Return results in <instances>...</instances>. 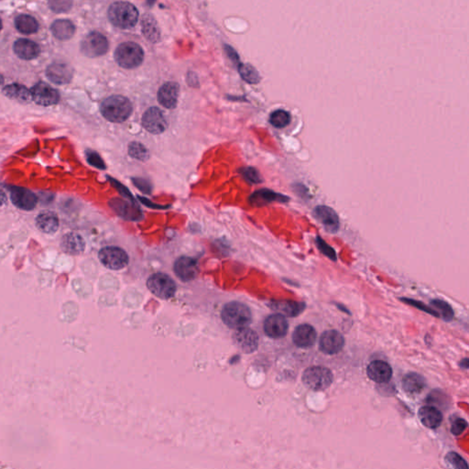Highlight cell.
<instances>
[{"label":"cell","instance_id":"1","mask_svg":"<svg viewBox=\"0 0 469 469\" xmlns=\"http://www.w3.org/2000/svg\"><path fill=\"white\" fill-rule=\"evenodd\" d=\"M133 111V106L128 98L123 96H111L105 98L100 105V112L106 120L113 123H123Z\"/></svg>","mask_w":469,"mask_h":469},{"label":"cell","instance_id":"2","mask_svg":"<svg viewBox=\"0 0 469 469\" xmlns=\"http://www.w3.org/2000/svg\"><path fill=\"white\" fill-rule=\"evenodd\" d=\"M139 17L137 7L128 2H115L108 8V20L117 28H133L138 23Z\"/></svg>","mask_w":469,"mask_h":469},{"label":"cell","instance_id":"3","mask_svg":"<svg viewBox=\"0 0 469 469\" xmlns=\"http://www.w3.org/2000/svg\"><path fill=\"white\" fill-rule=\"evenodd\" d=\"M221 318L229 328L238 330L247 327L250 324L252 315L249 308L244 303L231 301L224 305L221 312Z\"/></svg>","mask_w":469,"mask_h":469},{"label":"cell","instance_id":"4","mask_svg":"<svg viewBox=\"0 0 469 469\" xmlns=\"http://www.w3.org/2000/svg\"><path fill=\"white\" fill-rule=\"evenodd\" d=\"M115 60L122 68L135 69L143 63L144 50L136 42H123L116 49Z\"/></svg>","mask_w":469,"mask_h":469},{"label":"cell","instance_id":"5","mask_svg":"<svg viewBox=\"0 0 469 469\" xmlns=\"http://www.w3.org/2000/svg\"><path fill=\"white\" fill-rule=\"evenodd\" d=\"M301 379L306 388L314 392H322L332 385L334 376L327 368L314 366L305 370Z\"/></svg>","mask_w":469,"mask_h":469},{"label":"cell","instance_id":"6","mask_svg":"<svg viewBox=\"0 0 469 469\" xmlns=\"http://www.w3.org/2000/svg\"><path fill=\"white\" fill-rule=\"evenodd\" d=\"M109 49V43L105 35L98 31H92L81 42L80 49L84 56L96 58L105 55Z\"/></svg>","mask_w":469,"mask_h":469},{"label":"cell","instance_id":"7","mask_svg":"<svg viewBox=\"0 0 469 469\" xmlns=\"http://www.w3.org/2000/svg\"><path fill=\"white\" fill-rule=\"evenodd\" d=\"M147 286L155 296L164 300L172 298L176 292L175 282L167 274L151 275L148 280Z\"/></svg>","mask_w":469,"mask_h":469},{"label":"cell","instance_id":"8","mask_svg":"<svg viewBox=\"0 0 469 469\" xmlns=\"http://www.w3.org/2000/svg\"><path fill=\"white\" fill-rule=\"evenodd\" d=\"M101 263L107 269L119 271L128 264V256L125 250L118 247H106L98 253Z\"/></svg>","mask_w":469,"mask_h":469},{"label":"cell","instance_id":"9","mask_svg":"<svg viewBox=\"0 0 469 469\" xmlns=\"http://www.w3.org/2000/svg\"><path fill=\"white\" fill-rule=\"evenodd\" d=\"M142 126L149 133L161 134L166 130L168 122L161 109L153 106L143 114Z\"/></svg>","mask_w":469,"mask_h":469},{"label":"cell","instance_id":"10","mask_svg":"<svg viewBox=\"0 0 469 469\" xmlns=\"http://www.w3.org/2000/svg\"><path fill=\"white\" fill-rule=\"evenodd\" d=\"M32 101L37 105L42 106H49L56 105L60 101V94L46 83L40 82L35 84L31 89Z\"/></svg>","mask_w":469,"mask_h":469},{"label":"cell","instance_id":"11","mask_svg":"<svg viewBox=\"0 0 469 469\" xmlns=\"http://www.w3.org/2000/svg\"><path fill=\"white\" fill-rule=\"evenodd\" d=\"M10 200L16 207L24 211H32L38 203V198L31 191L19 186L8 188Z\"/></svg>","mask_w":469,"mask_h":469},{"label":"cell","instance_id":"12","mask_svg":"<svg viewBox=\"0 0 469 469\" xmlns=\"http://www.w3.org/2000/svg\"><path fill=\"white\" fill-rule=\"evenodd\" d=\"M345 338L336 330H327L322 333L319 341V349L326 355H335L342 350Z\"/></svg>","mask_w":469,"mask_h":469},{"label":"cell","instance_id":"13","mask_svg":"<svg viewBox=\"0 0 469 469\" xmlns=\"http://www.w3.org/2000/svg\"><path fill=\"white\" fill-rule=\"evenodd\" d=\"M263 328L266 336L273 339H279L287 335L289 323L284 315L275 314L267 317Z\"/></svg>","mask_w":469,"mask_h":469},{"label":"cell","instance_id":"14","mask_svg":"<svg viewBox=\"0 0 469 469\" xmlns=\"http://www.w3.org/2000/svg\"><path fill=\"white\" fill-rule=\"evenodd\" d=\"M234 341L243 352L252 353L258 348L259 336L255 331L243 327L234 334Z\"/></svg>","mask_w":469,"mask_h":469},{"label":"cell","instance_id":"15","mask_svg":"<svg viewBox=\"0 0 469 469\" xmlns=\"http://www.w3.org/2000/svg\"><path fill=\"white\" fill-rule=\"evenodd\" d=\"M173 271L176 276L184 282L195 280L198 273L197 262L189 257H181L176 260Z\"/></svg>","mask_w":469,"mask_h":469},{"label":"cell","instance_id":"16","mask_svg":"<svg viewBox=\"0 0 469 469\" xmlns=\"http://www.w3.org/2000/svg\"><path fill=\"white\" fill-rule=\"evenodd\" d=\"M46 76L54 84L61 85L69 84L74 76V70L65 63H52L46 70Z\"/></svg>","mask_w":469,"mask_h":469},{"label":"cell","instance_id":"17","mask_svg":"<svg viewBox=\"0 0 469 469\" xmlns=\"http://www.w3.org/2000/svg\"><path fill=\"white\" fill-rule=\"evenodd\" d=\"M316 338V331L312 325L307 323L298 325L293 334V342L296 346L301 348L312 347L315 345Z\"/></svg>","mask_w":469,"mask_h":469},{"label":"cell","instance_id":"18","mask_svg":"<svg viewBox=\"0 0 469 469\" xmlns=\"http://www.w3.org/2000/svg\"><path fill=\"white\" fill-rule=\"evenodd\" d=\"M180 94V86L174 82H167L162 84L158 92V101L162 106L173 109L175 108Z\"/></svg>","mask_w":469,"mask_h":469},{"label":"cell","instance_id":"19","mask_svg":"<svg viewBox=\"0 0 469 469\" xmlns=\"http://www.w3.org/2000/svg\"><path fill=\"white\" fill-rule=\"evenodd\" d=\"M315 219L320 222L328 232H336L339 228V218L334 209L325 205L315 207L313 212Z\"/></svg>","mask_w":469,"mask_h":469},{"label":"cell","instance_id":"20","mask_svg":"<svg viewBox=\"0 0 469 469\" xmlns=\"http://www.w3.org/2000/svg\"><path fill=\"white\" fill-rule=\"evenodd\" d=\"M369 378L377 383H387L392 378V369L390 365L382 360H375L367 369Z\"/></svg>","mask_w":469,"mask_h":469},{"label":"cell","instance_id":"21","mask_svg":"<svg viewBox=\"0 0 469 469\" xmlns=\"http://www.w3.org/2000/svg\"><path fill=\"white\" fill-rule=\"evenodd\" d=\"M60 246L63 252L76 256L84 252L85 241L81 235L74 232H70L63 236L61 239Z\"/></svg>","mask_w":469,"mask_h":469},{"label":"cell","instance_id":"22","mask_svg":"<svg viewBox=\"0 0 469 469\" xmlns=\"http://www.w3.org/2000/svg\"><path fill=\"white\" fill-rule=\"evenodd\" d=\"M35 223L37 228L47 235L55 234L60 226L59 217L56 213L52 211H43L40 213L36 217Z\"/></svg>","mask_w":469,"mask_h":469},{"label":"cell","instance_id":"23","mask_svg":"<svg viewBox=\"0 0 469 469\" xmlns=\"http://www.w3.org/2000/svg\"><path fill=\"white\" fill-rule=\"evenodd\" d=\"M133 203V202H132ZM128 203L120 199H114L109 204L120 217H124L128 220H139L142 217V214L139 208L134 203Z\"/></svg>","mask_w":469,"mask_h":469},{"label":"cell","instance_id":"24","mask_svg":"<svg viewBox=\"0 0 469 469\" xmlns=\"http://www.w3.org/2000/svg\"><path fill=\"white\" fill-rule=\"evenodd\" d=\"M17 56L23 60H32L40 54V46L32 41L27 39H20L15 42L13 46Z\"/></svg>","mask_w":469,"mask_h":469},{"label":"cell","instance_id":"25","mask_svg":"<svg viewBox=\"0 0 469 469\" xmlns=\"http://www.w3.org/2000/svg\"><path fill=\"white\" fill-rule=\"evenodd\" d=\"M249 201L255 206H261L272 202L286 203L287 201H289V197L283 196L281 194L275 193L271 190L262 189L254 193L250 197Z\"/></svg>","mask_w":469,"mask_h":469},{"label":"cell","instance_id":"26","mask_svg":"<svg viewBox=\"0 0 469 469\" xmlns=\"http://www.w3.org/2000/svg\"><path fill=\"white\" fill-rule=\"evenodd\" d=\"M2 93L7 98L22 104H28L32 101L31 92L22 84H11L6 85L3 88Z\"/></svg>","mask_w":469,"mask_h":469},{"label":"cell","instance_id":"27","mask_svg":"<svg viewBox=\"0 0 469 469\" xmlns=\"http://www.w3.org/2000/svg\"><path fill=\"white\" fill-rule=\"evenodd\" d=\"M418 415L420 422L429 429H436L439 427L443 421V414L435 407H422L420 408Z\"/></svg>","mask_w":469,"mask_h":469},{"label":"cell","instance_id":"28","mask_svg":"<svg viewBox=\"0 0 469 469\" xmlns=\"http://www.w3.org/2000/svg\"><path fill=\"white\" fill-rule=\"evenodd\" d=\"M50 30L53 36L60 41L70 40L75 33V26L68 20H58L50 26Z\"/></svg>","mask_w":469,"mask_h":469},{"label":"cell","instance_id":"29","mask_svg":"<svg viewBox=\"0 0 469 469\" xmlns=\"http://www.w3.org/2000/svg\"><path fill=\"white\" fill-rule=\"evenodd\" d=\"M426 380L418 373H408L402 379V388L408 394H419L425 389Z\"/></svg>","mask_w":469,"mask_h":469},{"label":"cell","instance_id":"30","mask_svg":"<svg viewBox=\"0 0 469 469\" xmlns=\"http://www.w3.org/2000/svg\"><path fill=\"white\" fill-rule=\"evenodd\" d=\"M271 307L274 311L278 312V314L294 317L301 314L305 308V304L303 302L297 301H273L271 303Z\"/></svg>","mask_w":469,"mask_h":469},{"label":"cell","instance_id":"31","mask_svg":"<svg viewBox=\"0 0 469 469\" xmlns=\"http://www.w3.org/2000/svg\"><path fill=\"white\" fill-rule=\"evenodd\" d=\"M142 33L148 42L157 43L161 41V31L157 21L151 15L146 14L142 19Z\"/></svg>","mask_w":469,"mask_h":469},{"label":"cell","instance_id":"32","mask_svg":"<svg viewBox=\"0 0 469 469\" xmlns=\"http://www.w3.org/2000/svg\"><path fill=\"white\" fill-rule=\"evenodd\" d=\"M15 27L22 34H32L38 31L39 24L35 19L28 15H20L15 20Z\"/></svg>","mask_w":469,"mask_h":469},{"label":"cell","instance_id":"33","mask_svg":"<svg viewBox=\"0 0 469 469\" xmlns=\"http://www.w3.org/2000/svg\"><path fill=\"white\" fill-rule=\"evenodd\" d=\"M238 66V70L239 72L240 76L245 80L246 82L249 84H258L260 81V76L257 70L251 66L250 64H245V63H240L238 60L237 63H235Z\"/></svg>","mask_w":469,"mask_h":469},{"label":"cell","instance_id":"34","mask_svg":"<svg viewBox=\"0 0 469 469\" xmlns=\"http://www.w3.org/2000/svg\"><path fill=\"white\" fill-rule=\"evenodd\" d=\"M291 120L292 117L290 113L282 109L274 111L270 117L271 124L277 128H283L287 126L291 123Z\"/></svg>","mask_w":469,"mask_h":469},{"label":"cell","instance_id":"35","mask_svg":"<svg viewBox=\"0 0 469 469\" xmlns=\"http://www.w3.org/2000/svg\"><path fill=\"white\" fill-rule=\"evenodd\" d=\"M128 154L133 159L139 161H145L149 158V152L147 148L140 142H131L128 145Z\"/></svg>","mask_w":469,"mask_h":469},{"label":"cell","instance_id":"36","mask_svg":"<svg viewBox=\"0 0 469 469\" xmlns=\"http://www.w3.org/2000/svg\"><path fill=\"white\" fill-rule=\"evenodd\" d=\"M431 303L434 306V309H436L440 313V316H442V318L444 321L449 322V321L453 320L454 311H453L452 307L450 306V304H448L446 301H442V300H434V301H432Z\"/></svg>","mask_w":469,"mask_h":469},{"label":"cell","instance_id":"37","mask_svg":"<svg viewBox=\"0 0 469 469\" xmlns=\"http://www.w3.org/2000/svg\"><path fill=\"white\" fill-rule=\"evenodd\" d=\"M49 7L56 13H64L73 7V0H49Z\"/></svg>","mask_w":469,"mask_h":469},{"label":"cell","instance_id":"38","mask_svg":"<svg viewBox=\"0 0 469 469\" xmlns=\"http://www.w3.org/2000/svg\"><path fill=\"white\" fill-rule=\"evenodd\" d=\"M445 460L446 462L450 464L453 468L455 469H469V465L468 463L465 461V459L461 457L460 455L456 453H454V452H450L447 454V455L445 456Z\"/></svg>","mask_w":469,"mask_h":469},{"label":"cell","instance_id":"39","mask_svg":"<svg viewBox=\"0 0 469 469\" xmlns=\"http://www.w3.org/2000/svg\"><path fill=\"white\" fill-rule=\"evenodd\" d=\"M316 244H317V247L318 248L320 249V251L324 254L326 257H328L329 259H333V260H336V251L334 250L333 247H331L328 244L325 243L324 240H322V238H316Z\"/></svg>","mask_w":469,"mask_h":469},{"label":"cell","instance_id":"40","mask_svg":"<svg viewBox=\"0 0 469 469\" xmlns=\"http://www.w3.org/2000/svg\"><path fill=\"white\" fill-rule=\"evenodd\" d=\"M242 173L247 182H251V183H259L262 182L261 176L256 169L245 168L243 170Z\"/></svg>","mask_w":469,"mask_h":469},{"label":"cell","instance_id":"41","mask_svg":"<svg viewBox=\"0 0 469 469\" xmlns=\"http://www.w3.org/2000/svg\"><path fill=\"white\" fill-rule=\"evenodd\" d=\"M87 161L91 164L92 166L96 168L100 169V170H105V165L104 161L101 159V157L95 151H88L87 152Z\"/></svg>","mask_w":469,"mask_h":469},{"label":"cell","instance_id":"42","mask_svg":"<svg viewBox=\"0 0 469 469\" xmlns=\"http://www.w3.org/2000/svg\"><path fill=\"white\" fill-rule=\"evenodd\" d=\"M467 428H468L467 420H465L464 419H456L452 424L451 432H452V434H455V435H460L465 432V430Z\"/></svg>","mask_w":469,"mask_h":469},{"label":"cell","instance_id":"43","mask_svg":"<svg viewBox=\"0 0 469 469\" xmlns=\"http://www.w3.org/2000/svg\"><path fill=\"white\" fill-rule=\"evenodd\" d=\"M402 301H404V302H407V303H409V304H412V305H413V306H415V307H417V308L420 309V310H422V311L426 312V313H428V314H431V315H434V316H438V315H439V314H438L436 311H434V310H432V309L429 308V307L425 306L424 304L420 303V302H419V301H413V300H408V299H402Z\"/></svg>","mask_w":469,"mask_h":469},{"label":"cell","instance_id":"44","mask_svg":"<svg viewBox=\"0 0 469 469\" xmlns=\"http://www.w3.org/2000/svg\"><path fill=\"white\" fill-rule=\"evenodd\" d=\"M133 182L135 185L138 186V188L140 191H142L144 193H147V194L150 192V185L146 180H144V179H133Z\"/></svg>","mask_w":469,"mask_h":469},{"label":"cell","instance_id":"45","mask_svg":"<svg viewBox=\"0 0 469 469\" xmlns=\"http://www.w3.org/2000/svg\"><path fill=\"white\" fill-rule=\"evenodd\" d=\"M7 197L6 194L2 190H0V207L4 206L7 203Z\"/></svg>","mask_w":469,"mask_h":469},{"label":"cell","instance_id":"46","mask_svg":"<svg viewBox=\"0 0 469 469\" xmlns=\"http://www.w3.org/2000/svg\"><path fill=\"white\" fill-rule=\"evenodd\" d=\"M460 366H461V368H464V369H466V370L469 369V359H468V358H465L462 362L460 363Z\"/></svg>","mask_w":469,"mask_h":469},{"label":"cell","instance_id":"47","mask_svg":"<svg viewBox=\"0 0 469 469\" xmlns=\"http://www.w3.org/2000/svg\"><path fill=\"white\" fill-rule=\"evenodd\" d=\"M4 84V77L0 74V86H2Z\"/></svg>","mask_w":469,"mask_h":469},{"label":"cell","instance_id":"48","mask_svg":"<svg viewBox=\"0 0 469 469\" xmlns=\"http://www.w3.org/2000/svg\"><path fill=\"white\" fill-rule=\"evenodd\" d=\"M1 29H2V21H1V19H0V30H1Z\"/></svg>","mask_w":469,"mask_h":469}]
</instances>
